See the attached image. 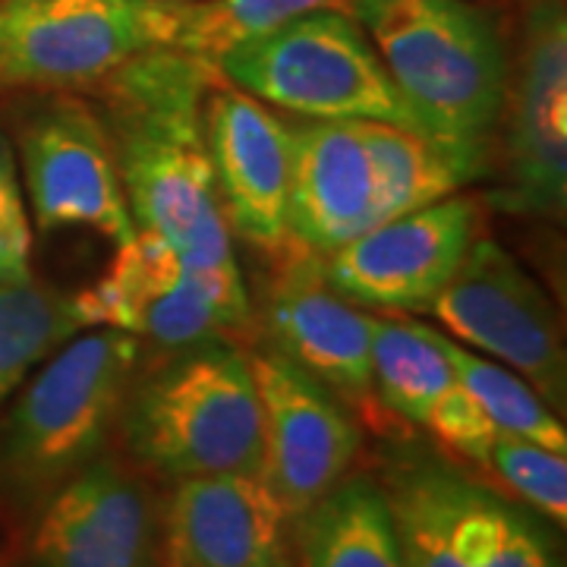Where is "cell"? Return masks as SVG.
<instances>
[{
    "mask_svg": "<svg viewBox=\"0 0 567 567\" xmlns=\"http://www.w3.org/2000/svg\"><path fill=\"white\" fill-rule=\"evenodd\" d=\"M205 142L224 218L265 252L290 246L293 123L218 73L205 95Z\"/></svg>",
    "mask_w": 567,
    "mask_h": 567,
    "instance_id": "14",
    "label": "cell"
},
{
    "mask_svg": "<svg viewBox=\"0 0 567 567\" xmlns=\"http://www.w3.org/2000/svg\"><path fill=\"white\" fill-rule=\"evenodd\" d=\"M76 293L35 278L0 281V406L73 334L85 331Z\"/></svg>",
    "mask_w": 567,
    "mask_h": 567,
    "instance_id": "20",
    "label": "cell"
},
{
    "mask_svg": "<svg viewBox=\"0 0 567 567\" xmlns=\"http://www.w3.org/2000/svg\"><path fill=\"white\" fill-rule=\"evenodd\" d=\"M486 466L524 505L536 507L548 520H567V461L565 454L533 445L527 439L498 435L486 454Z\"/></svg>",
    "mask_w": 567,
    "mask_h": 567,
    "instance_id": "25",
    "label": "cell"
},
{
    "mask_svg": "<svg viewBox=\"0 0 567 567\" xmlns=\"http://www.w3.org/2000/svg\"><path fill=\"white\" fill-rule=\"evenodd\" d=\"M416 130L439 142L466 181L486 171L505 111L511 58L473 0H353Z\"/></svg>",
    "mask_w": 567,
    "mask_h": 567,
    "instance_id": "2",
    "label": "cell"
},
{
    "mask_svg": "<svg viewBox=\"0 0 567 567\" xmlns=\"http://www.w3.org/2000/svg\"><path fill=\"white\" fill-rule=\"evenodd\" d=\"M140 363V338L85 328L25 379L0 432V486L20 502L51 492L102 457Z\"/></svg>",
    "mask_w": 567,
    "mask_h": 567,
    "instance_id": "3",
    "label": "cell"
},
{
    "mask_svg": "<svg viewBox=\"0 0 567 567\" xmlns=\"http://www.w3.org/2000/svg\"><path fill=\"white\" fill-rule=\"evenodd\" d=\"M224 80L268 107L309 121H385L413 126L385 63L347 10H312L215 63Z\"/></svg>",
    "mask_w": 567,
    "mask_h": 567,
    "instance_id": "5",
    "label": "cell"
},
{
    "mask_svg": "<svg viewBox=\"0 0 567 567\" xmlns=\"http://www.w3.org/2000/svg\"><path fill=\"white\" fill-rule=\"evenodd\" d=\"M303 567H404L385 492L344 476L300 517Z\"/></svg>",
    "mask_w": 567,
    "mask_h": 567,
    "instance_id": "19",
    "label": "cell"
},
{
    "mask_svg": "<svg viewBox=\"0 0 567 567\" xmlns=\"http://www.w3.org/2000/svg\"><path fill=\"white\" fill-rule=\"evenodd\" d=\"M353 0H177L171 44L196 61L215 63L246 41L275 32L312 10H350Z\"/></svg>",
    "mask_w": 567,
    "mask_h": 567,
    "instance_id": "24",
    "label": "cell"
},
{
    "mask_svg": "<svg viewBox=\"0 0 567 567\" xmlns=\"http://www.w3.org/2000/svg\"><path fill=\"white\" fill-rule=\"evenodd\" d=\"M476 240L473 199L439 203L375 224L322 256L328 284L357 306L429 309Z\"/></svg>",
    "mask_w": 567,
    "mask_h": 567,
    "instance_id": "13",
    "label": "cell"
},
{
    "mask_svg": "<svg viewBox=\"0 0 567 567\" xmlns=\"http://www.w3.org/2000/svg\"><path fill=\"white\" fill-rule=\"evenodd\" d=\"M177 0H0V89H70L167 48Z\"/></svg>",
    "mask_w": 567,
    "mask_h": 567,
    "instance_id": "7",
    "label": "cell"
},
{
    "mask_svg": "<svg viewBox=\"0 0 567 567\" xmlns=\"http://www.w3.org/2000/svg\"><path fill=\"white\" fill-rule=\"evenodd\" d=\"M130 454L167 480L262 473V410L249 357L218 338L183 347L123 401Z\"/></svg>",
    "mask_w": 567,
    "mask_h": 567,
    "instance_id": "4",
    "label": "cell"
},
{
    "mask_svg": "<svg viewBox=\"0 0 567 567\" xmlns=\"http://www.w3.org/2000/svg\"><path fill=\"white\" fill-rule=\"evenodd\" d=\"M379 486L404 567H561L551 533L529 511L442 457L401 451Z\"/></svg>",
    "mask_w": 567,
    "mask_h": 567,
    "instance_id": "6",
    "label": "cell"
},
{
    "mask_svg": "<svg viewBox=\"0 0 567 567\" xmlns=\"http://www.w3.org/2000/svg\"><path fill=\"white\" fill-rule=\"evenodd\" d=\"M360 130L388 218L447 199L466 183L454 158L420 130L385 121H360Z\"/></svg>",
    "mask_w": 567,
    "mask_h": 567,
    "instance_id": "22",
    "label": "cell"
},
{
    "mask_svg": "<svg viewBox=\"0 0 567 567\" xmlns=\"http://www.w3.org/2000/svg\"><path fill=\"white\" fill-rule=\"evenodd\" d=\"M473 3H476V0H473Z\"/></svg>",
    "mask_w": 567,
    "mask_h": 567,
    "instance_id": "29",
    "label": "cell"
},
{
    "mask_svg": "<svg viewBox=\"0 0 567 567\" xmlns=\"http://www.w3.org/2000/svg\"><path fill=\"white\" fill-rule=\"evenodd\" d=\"M158 507L133 470L95 457L48 495L32 567H158Z\"/></svg>",
    "mask_w": 567,
    "mask_h": 567,
    "instance_id": "15",
    "label": "cell"
},
{
    "mask_svg": "<svg viewBox=\"0 0 567 567\" xmlns=\"http://www.w3.org/2000/svg\"><path fill=\"white\" fill-rule=\"evenodd\" d=\"M423 425L439 442H445L451 451L464 454L476 464H486L488 447L502 435L486 413L480 410V404L457 382L439 404L432 406V413L425 416Z\"/></svg>",
    "mask_w": 567,
    "mask_h": 567,
    "instance_id": "27",
    "label": "cell"
},
{
    "mask_svg": "<svg viewBox=\"0 0 567 567\" xmlns=\"http://www.w3.org/2000/svg\"><path fill=\"white\" fill-rule=\"evenodd\" d=\"M388 221L360 121L293 123L290 244L312 256Z\"/></svg>",
    "mask_w": 567,
    "mask_h": 567,
    "instance_id": "17",
    "label": "cell"
},
{
    "mask_svg": "<svg viewBox=\"0 0 567 567\" xmlns=\"http://www.w3.org/2000/svg\"><path fill=\"white\" fill-rule=\"evenodd\" d=\"M76 303L89 328H114L171 350L212 341L249 316L240 265L196 268L148 230L117 246L107 271L76 293Z\"/></svg>",
    "mask_w": 567,
    "mask_h": 567,
    "instance_id": "8",
    "label": "cell"
},
{
    "mask_svg": "<svg viewBox=\"0 0 567 567\" xmlns=\"http://www.w3.org/2000/svg\"><path fill=\"white\" fill-rule=\"evenodd\" d=\"M218 70L155 48L102 80V117L136 230L196 268H237L212 155L205 95Z\"/></svg>",
    "mask_w": 567,
    "mask_h": 567,
    "instance_id": "1",
    "label": "cell"
},
{
    "mask_svg": "<svg viewBox=\"0 0 567 567\" xmlns=\"http://www.w3.org/2000/svg\"><path fill=\"white\" fill-rule=\"evenodd\" d=\"M0 567H10V565H0Z\"/></svg>",
    "mask_w": 567,
    "mask_h": 567,
    "instance_id": "28",
    "label": "cell"
},
{
    "mask_svg": "<svg viewBox=\"0 0 567 567\" xmlns=\"http://www.w3.org/2000/svg\"><path fill=\"white\" fill-rule=\"evenodd\" d=\"M429 312L447 338L517 372L555 413L565 410L567 357L555 306L495 240L470 244Z\"/></svg>",
    "mask_w": 567,
    "mask_h": 567,
    "instance_id": "9",
    "label": "cell"
},
{
    "mask_svg": "<svg viewBox=\"0 0 567 567\" xmlns=\"http://www.w3.org/2000/svg\"><path fill=\"white\" fill-rule=\"evenodd\" d=\"M507 199L527 215L555 218L567 203V10L565 0H529L517 54L507 70Z\"/></svg>",
    "mask_w": 567,
    "mask_h": 567,
    "instance_id": "10",
    "label": "cell"
},
{
    "mask_svg": "<svg viewBox=\"0 0 567 567\" xmlns=\"http://www.w3.org/2000/svg\"><path fill=\"white\" fill-rule=\"evenodd\" d=\"M262 410V476L290 520L347 476L360 432L347 410L281 350L249 357Z\"/></svg>",
    "mask_w": 567,
    "mask_h": 567,
    "instance_id": "12",
    "label": "cell"
},
{
    "mask_svg": "<svg viewBox=\"0 0 567 567\" xmlns=\"http://www.w3.org/2000/svg\"><path fill=\"white\" fill-rule=\"evenodd\" d=\"M439 331L420 322L379 319L372 331V391L398 416L423 425L432 406L454 388Z\"/></svg>",
    "mask_w": 567,
    "mask_h": 567,
    "instance_id": "21",
    "label": "cell"
},
{
    "mask_svg": "<svg viewBox=\"0 0 567 567\" xmlns=\"http://www.w3.org/2000/svg\"><path fill=\"white\" fill-rule=\"evenodd\" d=\"M287 520L262 473L177 480L158 520V567H284Z\"/></svg>",
    "mask_w": 567,
    "mask_h": 567,
    "instance_id": "16",
    "label": "cell"
},
{
    "mask_svg": "<svg viewBox=\"0 0 567 567\" xmlns=\"http://www.w3.org/2000/svg\"><path fill=\"white\" fill-rule=\"evenodd\" d=\"M32 278V224L10 142L0 136V281Z\"/></svg>",
    "mask_w": 567,
    "mask_h": 567,
    "instance_id": "26",
    "label": "cell"
},
{
    "mask_svg": "<svg viewBox=\"0 0 567 567\" xmlns=\"http://www.w3.org/2000/svg\"><path fill=\"white\" fill-rule=\"evenodd\" d=\"M439 341H442L447 363L454 369L457 385L480 404V410L486 413L498 432L567 454V432L565 423H561V413H555L539 398L536 388L527 385L507 365L488 360V357L470 350L442 331H439Z\"/></svg>",
    "mask_w": 567,
    "mask_h": 567,
    "instance_id": "23",
    "label": "cell"
},
{
    "mask_svg": "<svg viewBox=\"0 0 567 567\" xmlns=\"http://www.w3.org/2000/svg\"><path fill=\"white\" fill-rule=\"evenodd\" d=\"M265 309L271 338L287 360L353 401L372 391V331L379 319L328 284L322 256L297 249Z\"/></svg>",
    "mask_w": 567,
    "mask_h": 567,
    "instance_id": "18",
    "label": "cell"
},
{
    "mask_svg": "<svg viewBox=\"0 0 567 567\" xmlns=\"http://www.w3.org/2000/svg\"><path fill=\"white\" fill-rule=\"evenodd\" d=\"M17 164L41 230L89 227L114 246L136 234L107 130L89 104L54 99L29 114Z\"/></svg>",
    "mask_w": 567,
    "mask_h": 567,
    "instance_id": "11",
    "label": "cell"
}]
</instances>
